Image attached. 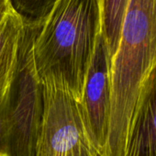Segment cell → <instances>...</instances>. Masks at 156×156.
Listing matches in <instances>:
<instances>
[{
    "instance_id": "7",
    "label": "cell",
    "mask_w": 156,
    "mask_h": 156,
    "mask_svg": "<svg viewBox=\"0 0 156 156\" xmlns=\"http://www.w3.org/2000/svg\"><path fill=\"white\" fill-rule=\"evenodd\" d=\"M23 27V20L12 8L0 24V103L14 79Z\"/></svg>"
},
{
    "instance_id": "4",
    "label": "cell",
    "mask_w": 156,
    "mask_h": 156,
    "mask_svg": "<svg viewBox=\"0 0 156 156\" xmlns=\"http://www.w3.org/2000/svg\"><path fill=\"white\" fill-rule=\"evenodd\" d=\"M35 24L24 21L15 76L9 93L10 156H35L42 116V87L34 53Z\"/></svg>"
},
{
    "instance_id": "10",
    "label": "cell",
    "mask_w": 156,
    "mask_h": 156,
    "mask_svg": "<svg viewBox=\"0 0 156 156\" xmlns=\"http://www.w3.org/2000/svg\"><path fill=\"white\" fill-rule=\"evenodd\" d=\"M9 94L0 103V156H10L9 153Z\"/></svg>"
},
{
    "instance_id": "8",
    "label": "cell",
    "mask_w": 156,
    "mask_h": 156,
    "mask_svg": "<svg viewBox=\"0 0 156 156\" xmlns=\"http://www.w3.org/2000/svg\"><path fill=\"white\" fill-rule=\"evenodd\" d=\"M129 1V0H101L102 33L110 62L119 46L123 20Z\"/></svg>"
},
{
    "instance_id": "6",
    "label": "cell",
    "mask_w": 156,
    "mask_h": 156,
    "mask_svg": "<svg viewBox=\"0 0 156 156\" xmlns=\"http://www.w3.org/2000/svg\"><path fill=\"white\" fill-rule=\"evenodd\" d=\"M125 156H156V62L140 88Z\"/></svg>"
},
{
    "instance_id": "3",
    "label": "cell",
    "mask_w": 156,
    "mask_h": 156,
    "mask_svg": "<svg viewBox=\"0 0 156 156\" xmlns=\"http://www.w3.org/2000/svg\"><path fill=\"white\" fill-rule=\"evenodd\" d=\"M42 116L35 156H99L91 141L80 102L58 78L41 79Z\"/></svg>"
},
{
    "instance_id": "2",
    "label": "cell",
    "mask_w": 156,
    "mask_h": 156,
    "mask_svg": "<svg viewBox=\"0 0 156 156\" xmlns=\"http://www.w3.org/2000/svg\"><path fill=\"white\" fill-rule=\"evenodd\" d=\"M156 62V0H129L117 51L110 62L111 106L108 148L126 150L144 78Z\"/></svg>"
},
{
    "instance_id": "5",
    "label": "cell",
    "mask_w": 156,
    "mask_h": 156,
    "mask_svg": "<svg viewBox=\"0 0 156 156\" xmlns=\"http://www.w3.org/2000/svg\"><path fill=\"white\" fill-rule=\"evenodd\" d=\"M87 129L99 156H106L111 106L110 58L100 35L92 56L80 102Z\"/></svg>"
},
{
    "instance_id": "1",
    "label": "cell",
    "mask_w": 156,
    "mask_h": 156,
    "mask_svg": "<svg viewBox=\"0 0 156 156\" xmlns=\"http://www.w3.org/2000/svg\"><path fill=\"white\" fill-rule=\"evenodd\" d=\"M101 34V0H58L49 15L35 24L33 53L40 78L62 80L81 102Z\"/></svg>"
},
{
    "instance_id": "11",
    "label": "cell",
    "mask_w": 156,
    "mask_h": 156,
    "mask_svg": "<svg viewBox=\"0 0 156 156\" xmlns=\"http://www.w3.org/2000/svg\"><path fill=\"white\" fill-rule=\"evenodd\" d=\"M11 9L10 0H0V24Z\"/></svg>"
},
{
    "instance_id": "9",
    "label": "cell",
    "mask_w": 156,
    "mask_h": 156,
    "mask_svg": "<svg viewBox=\"0 0 156 156\" xmlns=\"http://www.w3.org/2000/svg\"><path fill=\"white\" fill-rule=\"evenodd\" d=\"M58 0H10L11 8L25 22L38 24L51 11Z\"/></svg>"
}]
</instances>
